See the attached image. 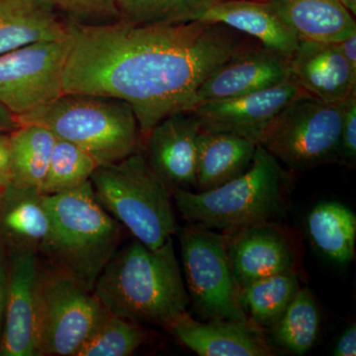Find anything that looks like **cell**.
Instances as JSON below:
<instances>
[{
  "label": "cell",
  "mask_w": 356,
  "mask_h": 356,
  "mask_svg": "<svg viewBox=\"0 0 356 356\" xmlns=\"http://www.w3.org/2000/svg\"><path fill=\"white\" fill-rule=\"evenodd\" d=\"M63 92L131 105L143 140L168 115L189 111L203 81L236 53L259 44L219 23H69Z\"/></svg>",
  "instance_id": "obj_1"
},
{
  "label": "cell",
  "mask_w": 356,
  "mask_h": 356,
  "mask_svg": "<svg viewBox=\"0 0 356 356\" xmlns=\"http://www.w3.org/2000/svg\"><path fill=\"white\" fill-rule=\"evenodd\" d=\"M93 293L112 315L166 330L191 302L172 236L156 250L138 240L119 248Z\"/></svg>",
  "instance_id": "obj_2"
},
{
  "label": "cell",
  "mask_w": 356,
  "mask_h": 356,
  "mask_svg": "<svg viewBox=\"0 0 356 356\" xmlns=\"http://www.w3.org/2000/svg\"><path fill=\"white\" fill-rule=\"evenodd\" d=\"M50 231L39 248L49 266L88 291L120 248L124 228L98 202L90 180L72 191L44 195Z\"/></svg>",
  "instance_id": "obj_3"
},
{
  "label": "cell",
  "mask_w": 356,
  "mask_h": 356,
  "mask_svg": "<svg viewBox=\"0 0 356 356\" xmlns=\"http://www.w3.org/2000/svg\"><path fill=\"white\" fill-rule=\"evenodd\" d=\"M290 175L257 145L252 165L242 175L206 191H175L180 215L207 229H235L273 222L284 208Z\"/></svg>",
  "instance_id": "obj_4"
},
{
  "label": "cell",
  "mask_w": 356,
  "mask_h": 356,
  "mask_svg": "<svg viewBox=\"0 0 356 356\" xmlns=\"http://www.w3.org/2000/svg\"><path fill=\"white\" fill-rule=\"evenodd\" d=\"M20 124H38L57 139L84 149L98 165L143 151L139 122L131 105L109 96L63 93L29 113Z\"/></svg>",
  "instance_id": "obj_5"
},
{
  "label": "cell",
  "mask_w": 356,
  "mask_h": 356,
  "mask_svg": "<svg viewBox=\"0 0 356 356\" xmlns=\"http://www.w3.org/2000/svg\"><path fill=\"white\" fill-rule=\"evenodd\" d=\"M90 182L102 207L147 248L156 250L177 233L172 191L143 151L98 165Z\"/></svg>",
  "instance_id": "obj_6"
},
{
  "label": "cell",
  "mask_w": 356,
  "mask_h": 356,
  "mask_svg": "<svg viewBox=\"0 0 356 356\" xmlns=\"http://www.w3.org/2000/svg\"><path fill=\"white\" fill-rule=\"evenodd\" d=\"M346 102H324L302 91L275 117L259 145L293 172L339 163Z\"/></svg>",
  "instance_id": "obj_7"
},
{
  "label": "cell",
  "mask_w": 356,
  "mask_h": 356,
  "mask_svg": "<svg viewBox=\"0 0 356 356\" xmlns=\"http://www.w3.org/2000/svg\"><path fill=\"white\" fill-rule=\"evenodd\" d=\"M108 314L95 293L50 266H41L39 356H76Z\"/></svg>",
  "instance_id": "obj_8"
},
{
  "label": "cell",
  "mask_w": 356,
  "mask_h": 356,
  "mask_svg": "<svg viewBox=\"0 0 356 356\" xmlns=\"http://www.w3.org/2000/svg\"><path fill=\"white\" fill-rule=\"evenodd\" d=\"M187 292L204 317L248 320L238 298L227 252L226 235L191 224L179 232Z\"/></svg>",
  "instance_id": "obj_9"
},
{
  "label": "cell",
  "mask_w": 356,
  "mask_h": 356,
  "mask_svg": "<svg viewBox=\"0 0 356 356\" xmlns=\"http://www.w3.org/2000/svg\"><path fill=\"white\" fill-rule=\"evenodd\" d=\"M69 36L0 55V103L20 117L63 95Z\"/></svg>",
  "instance_id": "obj_10"
},
{
  "label": "cell",
  "mask_w": 356,
  "mask_h": 356,
  "mask_svg": "<svg viewBox=\"0 0 356 356\" xmlns=\"http://www.w3.org/2000/svg\"><path fill=\"white\" fill-rule=\"evenodd\" d=\"M7 252V298L0 356H39V254L26 250Z\"/></svg>",
  "instance_id": "obj_11"
},
{
  "label": "cell",
  "mask_w": 356,
  "mask_h": 356,
  "mask_svg": "<svg viewBox=\"0 0 356 356\" xmlns=\"http://www.w3.org/2000/svg\"><path fill=\"white\" fill-rule=\"evenodd\" d=\"M302 91L291 79L257 92L201 102L189 111L201 130L233 134L259 145L275 117Z\"/></svg>",
  "instance_id": "obj_12"
},
{
  "label": "cell",
  "mask_w": 356,
  "mask_h": 356,
  "mask_svg": "<svg viewBox=\"0 0 356 356\" xmlns=\"http://www.w3.org/2000/svg\"><path fill=\"white\" fill-rule=\"evenodd\" d=\"M200 124L191 111L159 121L147 134L143 154L152 170L172 192L197 188V139Z\"/></svg>",
  "instance_id": "obj_13"
},
{
  "label": "cell",
  "mask_w": 356,
  "mask_h": 356,
  "mask_svg": "<svg viewBox=\"0 0 356 356\" xmlns=\"http://www.w3.org/2000/svg\"><path fill=\"white\" fill-rule=\"evenodd\" d=\"M291 79L289 58L254 44L236 53L207 76L194 96L192 108L201 102L257 92Z\"/></svg>",
  "instance_id": "obj_14"
},
{
  "label": "cell",
  "mask_w": 356,
  "mask_h": 356,
  "mask_svg": "<svg viewBox=\"0 0 356 356\" xmlns=\"http://www.w3.org/2000/svg\"><path fill=\"white\" fill-rule=\"evenodd\" d=\"M189 350L200 356H273L268 339L259 325L247 321L212 318L201 323L184 312L168 327Z\"/></svg>",
  "instance_id": "obj_15"
},
{
  "label": "cell",
  "mask_w": 356,
  "mask_h": 356,
  "mask_svg": "<svg viewBox=\"0 0 356 356\" xmlns=\"http://www.w3.org/2000/svg\"><path fill=\"white\" fill-rule=\"evenodd\" d=\"M227 233L229 267L238 290L262 278L293 270L291 247L273 222Z\"/></svg>",
  "instance_id": "obj_16"
},
{
  "label": "cell",
  "mask_w": 356,
  "mask_h": 356,
  "mask_svg": "<svg viewBox=\"0 0 356 356\" xmlns=\"http://www.w3.org/2000/svg\"><path fill=\"white\" fill-rule=\"evenodd\" d=\"M290 65L295 83L322 102L341 103L356 96V70L337 43L300 40Z\"/></svg>",
  "instance_id": "obj_17"
},
{
  "label": "cell",
  "mask_w": 356,
  "mask_h": 356,
  "mask_svg": "<svg viewBox=\"0 0 356 356\" xmlns=\"http://www.w3.org/2000/svg\"><path fill=\"white\" fill-rule=\"evenodd\" d=\"M198 21L228 26L289 58L298 48L296 35L264 0H218Z\"/></svg>",
  "instance_id": "obj_18"
},
{
  "label": "cell",
  "mask_w": 356,
  "mask_h": 356,
  "mask_svg": "<svg viewBox=\"0 0 356 356\" xmlns=\"http://www.w3.org/2000/svg\"><path fill=\"white\" fill-rule=\"evenodd\" d=\"M300 40L339 43L356 34L355 15L339 0H269Z\"/></svg>",
  "instance_id": "obj_19"
},
{
  "label": "cell",
  "mask_w": 356,
  "mask_h": 356,
  "mask_svg": "<svg viewBox=\"0 0 356 356\" xmlns=\"http://www.w3.org/2000/svg\"><path fill=\"white\" fill-rule=\"evenodd\" d=\"M53 0H0V55L38 42L69 36Z\"/></svg>",
  "instance_id": "obj_20"
},
{
  "label": "cell",
  "mask_w": 356,
  "mask_h": 356,
  "mask_svg": "<svg viewBox=\"0 0 356 356\" xmlns=\"http://www.w3.org/2000/svg\"><path fill=\"white\" fill-rule=\"evenodd\" d=\"M50 231L44 195L10 185L0 196V240L7 250L36 252Z\"/></svg>",
  "instance_id": "obj_21"
},
{
  "label": "cell",
  "mask_w": 356,
  "mask_h": 356,
  "mask_svg": "<svg viewBox=\"0 0 356 356\" xmlns=\"http://www.w3.org/2000/svg\"><path fill=\"white\" fill-rule=\"evenodd\" d=\"M257 145L233 134L201 130L197 139V188L210 191L242 175Z\"/></svg>",
  "instance_id": "obj_22"
},
{
  "label": "cell",
  "mask_w": 356,
  "mask_h": 356,
  "mask_svg": "<svg viewBox=\"0 0 356 356\" xmlns=\"http://www.w3.org/2000/svg\"><path fill=\"white\" fill-rule=\"evenodd\" d=\"M57 138L38 124H20L10 133L13 186L41 188Z\"/></svg>",
  "instance_id": "obj_23"
},
{
  "label": "cell",
  "mask_w": 356,
  "mask_h": 356,
  "mask_svg": "<svg viewBox=\"0 0 356 356\" xmlns=\"http://www.w3.org/2000/svg\"><path fill=\"white\" fill-rule=\"evenodd\" d=\"M312 242L327 257L339 264L353 261L355 254L356 216L339 202L318 204L307 219Z\"/></svg>",
  "instance_id": "obj_24"
},
{
  "label": "cell",
  "mask_w": 356,
  "mask_h": 356,
  "mask_svg": "<svg viewBox=\"0 0 356 356\" xmlns=\"http://www.w3.org/2000/svg\"><path fill=\"white\" fill-rule=\"evenodd\" d=\"M298 275L293 270L254 281L243 287L238 298L248 318L259 327H273L299 291Z\"/></svg>",
  "instance_id": "obj_25"
},
{
  "label": "cell",
  "mask_w": 356,
  "mask_h": 356,
  "mask_svg": "<svg viewBox=\"0 0 356 356\" xmlns=\"http://www.w3.org/2000/svg\"><path fill=\"white\" fill-rule=\"evenodd\" d=\"M271 327L274 341L285 350L297 355L310 350L320 331V314L311 292L299 289Z\"/></svg>",
  "instance_id": "obj_26"
},
{
  "label": "cell",
  "mask_w": 356,
  "mask_h": 356,
  "mask_svg": "<svg viewBox=\"0 0 356 356\" xmlns=\"http://www.w3.org/2000/svg\"><path fill=\"white\" fill-rule=\"evenodd\" d=\"M218 0H120L115 20L133 24H180L198 21Z\"/></svg>",
  "instance_id": "obj_27"
},
{
  "label": "cell",
  "mask_w": 356,
  "mask_h": 356,
  "mask_svg": "<svg viewBox=\"0 0 356 356\" xmlns=\"http://www.w3.org/2000/svg\"><path fill=\"white\" fill-rule=\"evenodd\" d=\"M98 163L84 149L57 139L40 191L44 195H55L72 191L90 180Z\"/></svg>",
  "instance_id": "obj_28"
},
{
  "label": "cell",
  "mask_w": 356,
  "mask_h": 356,
  "mask_svg": "<svg viewBox=\"0 0 356 356\" xmlns=\"http://www.w3.org/2000/svg\"><path fill=\"white\" fill-rule=\"evenodd\" d=\"M140 323L108 314L88 337L76 356H129L146 343Z\"/></svg>",
  "instance_id": "obj_29"
},
{
  "label": "cell",
  "mask_w": 356,
  "mask_h": 356,
  "mask_svg": "<svg viewBox=\"0 0 356 356\" xmlns=\"http://www.w3.org/2000/svg\"><path fill=\"white\" fill-rule=\"evenodd\" d=\"M58 11L72 17H97L111 16L115 18L116 6L120 0H53Z\"/></svg>",
  "instance_id": "obj_30"
},
{
  "label": "cell",
  "mask_w": 356,
  "mask_h": 356,
  "mask_svg": "<svg viewBox=\"0 0 356 356\" xmlns=\"http://www.w3.org/2000/svg\"><path fill=\"white\" fill-rule=\"evenodd\" d=\"M339 163L355 168L356 163V96L344 105L341 132Z\"/></svg>",
  "instance_id": "obj_31"
},
{
  "label": "cell",
  "mask_w": 356,
  "mask_h": 356,
  "mask_svg": "<svg viewBox=\"0 0 356 356\" xmlns=\"http://www.w3.org/2000/svg\"><path fill=\"white\" fill-rule=\"evenodd\" d=\"M13 184L10 133L0 132V194Z\"/></svg>",
  "instance_id": "obj_32"
},
{
  "label": "cell",
  "mask_w": 356,
  "mask_h": 356,
  "mask_svg": "<svg viewBox=\"0 0 356 356\" xmlns=\"http://www.w3.org/2000/svg\"><path fill=\"white\" fill-rule=\"evenodd\" d=\"M7 271H8V252L0 240V334L6 315L7 298Z\"/></svg>",
  "instance_id": "obj_33"
},
{
  "label": "cell",
  "mask_w": 356,
  "mask_h": 356,
  "mask_svg": "<svg viewBox=\"0 0 356 356\" xmlns=\"http://www.w3.org/2000/svg\"><path fill=\"white\" fill-rule=\"evenodd\" d=\"M336 356H355L356 355V327L353 324L343 332V336L337 341L334 350Z\"/></svg>",
  "instance_id": "obj_34"
},
{
  "label": "cell",
  "mask_w": 356,
  "mask_h": 356,
  "mask_svg": "<svg viewBox=\"0 0 356 356\" xmlns=\"http://www.w3.org/2000/svg\"><path fill=\"white\" fill-rule=\"evenodd\" d=\"M19 126L18 117L0 103V132L11 133Z\"/></svg>",
  "instance_id": "obj_35"
},
{
  "label": "cell",
  "mask_w": 356,
  "mask_h": 356,
  "mask_svg": "<svg viewBox=\"0 0 356 356\" xmlns=\"http://www.w3.org/2000/svg\"><path fill=\"white\" fill-rule=\"evenodd\" d=\"M343 57L348 60L353 69L356 70V34L350 38L337 43Z\"/></svg>",
  "instance_id": "obj_36"
},
{
  "label": "cell",
  "mask_w": 356,
  "mask_h": 356,
  "mask_svg": "<svg viewBox=\"0 0 356 356\" xmlns=\"http://www.w3.org/2000/svg\"><path fill=\"white\" fill-rule=\"evenodd\" d=\"M339 1L343 2L344 6L348 7V9L353 13V14H356V0H339Z\"/></svg>",
  "instance_id": "obj_37"
},
{
  "label": "cell",
  "mask_w": 356,
  "mask_h": 356,
  "mask_svg": "<svg viewBox=\"0 0 356 356\" xmlns=\"http://www.w3.org/2000/svg\"><path fill=\"white\" fill-rule=\"evenodd\" d=\"M264 1H269V0H264Z\"/></svg>",
  "instance_id": "obj_38"
},
{
  "label": "cell",
  "mask_w": 356,
  "mask_h": 356,
  "mask_svg": "<svg viewBox=\"0 0 356 356\" xmlns=\"http://www.w3.org/2000/svg\"><path fill=\"white\" fill-rule=\"evenodd\" d=\"M0 196H1V194H0Z\"/></svg>",
  "instance_id": "obj_39"
}]
</instances>
